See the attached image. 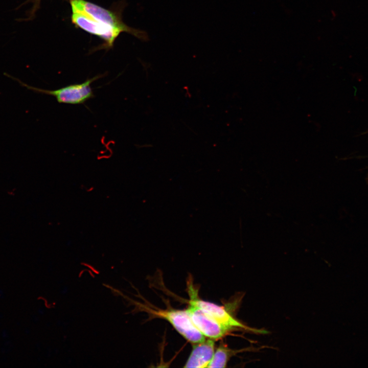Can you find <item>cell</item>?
Here are the masks:
<instances>
[{
  "label": "cell",
  "mask_w": 368,
  "mask_h": 368,
  "mask_svg": "<svg viewBox=\"0 0 368 368\" xmlns=\"http://www.w3.org/2000/svg\"><path fill=\"white\" fill-rule=\"evenodd\" d=\"M105 75H98L80 83L70 84L59 89L48 90L36 88L24 83L18 79L12 78L17 80L22 86L28 89L37 93L45 94L54 97L59 103L68 104H81L95 97L91 84L94 81L102 78Z\"/></svg>",
  "instance_id": "6da1fadb"
},
{
  "label": "cell",
  "mask_w": 368,
  "mask_h": 368,
  "mask_svg": "<svg viewBox=\"0 0 368 368\" xmlns=\"http://www.w3.org/2000/svg\"><path fill=\"white\" fill-rule=\"evenodd\" d=\"M70 3L72 9L82 11L93 17L119 30L121 32L128 33L143 41L148 40V35L146 32L129 27L114 12L84 0H71Z\"/></svg>",
  "instance_id": "7a4b0ae2"
},
{
  "label": "cell",
  "mask_w": 368,
  "mask_h": 368,
  "mask_svg": "<svg viewBox=\"0 0 368 368\" xmlns=\"http://www.w3.org/2000/svg\"><path fill=\"white\" fill-rule=\"evenodd\" d=\"M72 21L77 27L96 35L105 42L106 48H111L121 33L119 30L95 18L82 11L72 9Z\"/></svg>",
  "instance_id": "3957f363"
},
{
  "label": "cell",
  "mask_w": 368,
  "mask_h": 368,
  "mask_svg": "<svg viewBox=\"0 0 368 368\" xmlns=\"http://www.w3.org/2000/svg\"><path fill=\"white\" fill-rule=\"evenodd\" d=\"M156 316L167 320L186 339L193 343L202 341L205 337L193 324L187 310L167 309L151 310Z\"/></svg>",
  "instance_id": "277c9868"
},
{
  "label": "cell",
  "mask_w": 368,
  "mask_h": 368,
  "mask_svg": "<svg viewBox=\"0 0 368 368\" xmlns=\"http://www.w3.org/2000/svg\"><path fill=\"white\" fill-rule=\"evenodd\" d=\"M189 293L190 297L189 304L196 306L213 318L232 330L240 329L258 333L266 332L262 330L249 328L236 319L224 307L200 299L193 285H189Z\"/></svg>",
  "instance_id": "5b68a950"
},
{
  "label": "cell",
  "mask_w": 368,
  "mask_h": 368,
  "mask_svg": "<svg viewBox=\"0 0 368 368\" xmlns=\"http://www.w3.org/2000/svg\"><path fill=\"white\" fill-rule=\"evenodd\" d=\"M198 330L209 338H220L232 330L220 324L196 306L189 304L186 309Z\"/></svg>",
  "instance_id": "8992f818"
},
{
  "label": "cell",
  "mask_w": 368,
  "mask_h": 368,
  "mask_svg": "<svg viewBox=\"0 0 368 368\" xmlns=\"http://www.w3.org/2000/svg\"><path fill=\"white\" fill-rule=\"evenodd\" d=\"M215 340L209 338L194 343L191 353L183 367H208L215 350Z\"/></svg>",
  "instance_id": "52a82bcc"
},
{
  "label": "cell",
  "mask_w": 368,
  "mask_h": 368,
  "mask_svg": "<svg viewBox=\"0 0 368 368\" xmlns=\"http://www.w3.org/2000/svg\"><path fill=\"white\" fill-rule=\"evenodd\" d=\"M255 348H245L239 351H234L228 348L224 344H220L215 350L212 359L208 367H225L230 358L237 353L245 351H253Z\"/></svg>",
  "instance_id": "ba28073f"
},
{
  "label": "cell",
  "mask_w": 368,
  "mask_h": 368,
  "mask_svg": "<svg viewBox=\"0 0 368 368\" xmlns=\"http://www.w3.org/2000/svg\"><path fill=\"white\" fill-rule=\"evenodd\" d=\"M40 1L41 0H29V2H31L33 4V8L30 12L31 15L30 17H32V16H33L34 14L35 13L36 11L38 8Z\"/></svg>",
  "instance_id": "9c48e42d"
}]
</instances>
